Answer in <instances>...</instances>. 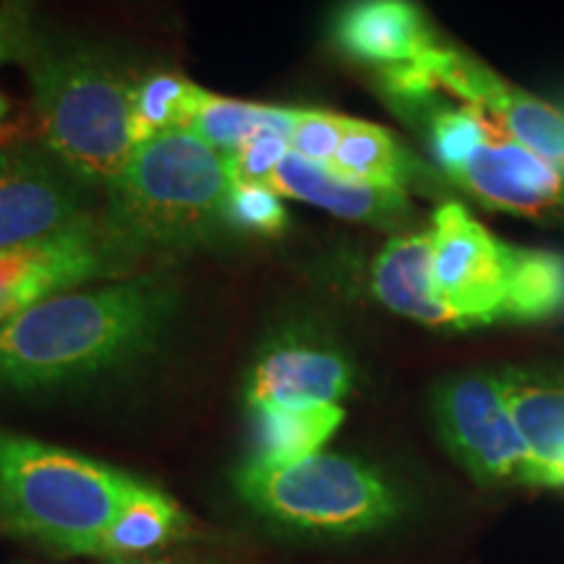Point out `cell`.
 I'll use <instances>...</instances> for the list:
<instances>
[{
    "label": "cell",
    "instance_id": "obj_18",
    "mask_svg": "<svg viewBox=\"0 0 564 564\" xmlns=\"http://www.w3.org/2000/svg\"><path fill=\"white\" fill-rule=\"evenodd\" d=\"M186 525V514L173 497H167L158 486L141 481L118 518L102 533V539L97 541L95 554L126 560V556L154 552L178 539Z\"/></svg>",
    "mask_w": 564,
    "mask_h": 564
},
{
    "label": "cell",
    "instance_id": "obj_9",
    "mask_svg": "<svg viewBox=\"0 0 564 564\" xmlns=\"http://www.w3.org/2000/svg\"><path fill=\"white\" fill-rule=\"evenodd\" d=\"M84 188L47 150H0V251L95 223Z\"/></svg>",
    "mask_w": 564,
    "mask_h": 564
},
{
    "label": "cell",
    "instance_id": "obj_7",
    "mask_svg": "<svg viewBox=\"0 0 564 564\" xmlns=\"http://www.w3.org/2000/svg\"><path fill=\"white\" fill-rule=\"evenodd\" d=\"M528 249L499 241L463 207L444 202L432 225V274L455 329L510 322Z\"/></svg>",
    "mask_w": 564,
    "mask_h": 564
},
{
    "label": "cell",
    "instance_id": "obj_16",
    "mask_svg": "<svg viewBox=\"0 0 564 564\" xmlns=\"http://www.w3.org/2000/svg\"><path fill=\"white\" fill-rule=\"evenodd\" d=\"M505 400L531 453L528 484L544 486L564 468V382L562 379L502 373Z\"/></svg>",
    "mask_w": 564,
    "mask_h": 564
},
{
    "label": "cell",
    "instance_id": "obj_25",
    "mask_svg": "<svg viewBox=\"0 0 564 564\" xmlns=\"http://www.w3.org/2000/svg\"><path fill=\"white\" fill-rule=\"evenodd\" d=\"M34 32L32 0H0V66L17 61ZM9 118V100L0 91V126Z\"/></svg>",
    "mask_w": 564,
    "mask_h": 564
},
{
    "label": "cell",
    "instance_id": "obj_20",
    "mask_svg": "<svg viewBox=\"0 0 564 564\" xmlns=\"http://www.w3.org/2000/svg\"><path fill=\"white\" fill-rule=\"evenodd\" d=\"M295 118H299L295 108L241 102L207 91L188 131L215 147L217 152L232 154L241 150L246 141L262 137V133H280V137L291 139Z\"/></svg>",
    "mask_w": 564,
    "mask_h": 564
},
{
    "label": "cell",
    "instance_id": "obj_10",
    "mask_svg": "<svg viewBox=\"0 0 564 564\" xmlns=\"http://www.w3.org/2000/svg\"><path fill=\"white\" fill-rule=\"evenodd\" d=\"M129 264L110 249L100 217L61 236L0 251V322L91 280L126 278Z\"/></svg>",
    "mask_w": 564,
    "mask_h": 564
},
{
    "label": "cell",
    "instance_id": "obj_24",
    "mask_svg": "<svg viewBox=\"0 0 564 564\" xmlns=\"http://www.w3.org/2000/svg\"><path fill=\"white\" fill-rule=\"evenodd\" d=\"M288 152H291V139L280 137V133H262V137L246 141L241 150L225 154L232 183H267V186H272L274 171Z\"/></svg>",
    "mask_w": 564,
    "mask_h": 564
},
{
    "label": "cell",
    "instance_id": "obj_15",
    "mask_svg": "<svg viewBox=\"0 0 564 564\" xmlns=\"http://www.w3.org/2000/svg\"><path fill=\"white\" fill-rule=\"evenodd\" d=\"M371 288L390 312L426 327L455 329L453 314L434 291L432 230L394 236L373 262Z\"/></svg>",
    "mask_w": 564,
    "mask_h": 564
},
{
    "label": "cell",
    "instance_id": "obj_3",
    "mask_svg": "<svg viewBox=\"0 0 564 564\" xmlns=\"http://www.w3.org/2000/svg\"><path fill=\"white\" fill-rule=\"evenodd\" d=\"M19 63L30 76L45 150L84 186L108 192L137 150L131 131L137 79L97 47L53 42L37 30Z\"/></svg>",
    "mask_w": 564,
    "mask_h": 564
},
{
    "label": "cell",
    "instance_id": "obj_26",
    "mask_svg": "<svg viewBox=\"0 0 564 564\" xmlns=\"http://www.w3.org/2000/svg\"><path fill=\"white\" fill-rule=\"evenodd\" d=\"M150 564H167V562H150Z\"/></svg>",
    "mask_w": 564,
    "mask_h": 564
},
{
    "label": "cell",
    "instance_id": "obj_22",
    "mask_svg": "<svg viewBox=\"0 0 564 564\" xmlns=\"http://www.w3.org/2000/svg\"><path fill=\"white\" fill-rule=\"evenodd\" d=\"M225 225L249 236H282L288 228L282 194L267 183H232L225 202Z\"/></svg>",
    "mask_w": 564,
    "mask_h": 564
},
{
    "label": "cell",
    "instance_id": "obj_11",
    "mask_svg": "<svg viewBox=\"0 0 564 564\" xmlns=\"http://www.w3.org/2000/svg\"><path fill=\"white\" fill-rule=\"evenodd\" d=\"M447 178L489 209L528 217L564 215V171L507 137L494 121Z\"/></svg>",
    "mask_w": 564,
    "mask_h": 564
},
{
    "label": "cell",
    "instance_id": "obj_23",
    "mask_svg": "<svg viewBox=\"0 0 564 564\" xmlns=\"http://www.w3.org/2000/svg\"><path fill=\"white\" fill-rule=\"evenodd\" d=\"M345 126H348V118L337 112L299 110L291 133V152L319 165H329L340 147Z\"/></svg>",
    "mask_w": 564,
    "mask_h": 564
},
{
    "label": "cell",
    "instance_id": "obj_5",
    "mask_svg": "<svg viewBox=\"0 0 564 564\" xmlns=\"http://www.w3.org/2000/svg\"><path fill=\"white\" fill-rule=\"evenodd\" d=\"M236 486L257 512L308 533H371L400 512L398 494L377 470L333 453L285 465L243 463Z\"/></svg>",
    "mask_w": 564,
    "mask_h": 564
},
{
    "label": "cell",
    "instance_id": "obj_2",
    "mask_svg": "<svg viewBox=\"0 0 564 564\" xmlns=\"http://www.w3.org/2000/svg\"><path fill=\"white\" fill-rule=\"evenodd\" d=\"M232 178L228 158L192 131L150 139L108 188L100 215L105 241L126 264L150 253L186 251L225 225Z\"/></svg>",
    "mask_w": 564,
    "mask_h": 564
},
{
    "label": "cell",
    "instance_id": "obj_12",
    "mask_svg": "<svg viewBox=\"0 0 564 564\" xmlns=\"http://www.w3.org/2000/svg\"><path fill=\"white\" fill-rule=\"evenodd\" d=\"M352 366L333 345L280 337L267 345L246 377V408L337 405L352 390Z\"/></svg>",
    "mask_w": 564,
    "mask_h": 564
},
{
    "label": "cell",
    "instance_id": "obj_19",
    "mask_svg": "<svg viewBox=\"0 0 564 564\" xmlns=\"http://www.w3.org/2000/svg\"><path fill=\"white\" fill-rule=\"evenodd\" d=\"M329 167L356 181L387 188H408L419 183V162L382 126L348 118L345 133Z\"/></svg>",
    "mask_w": 564,
    "mask_h": 564
},
{
    "label": "cell",
    "instance_id": "obj_13",
    "mask_svg": "<svg viewBox=\"0 0 564 564\" xmlns=\"http://www.w3.org/2000/svg\"><path fill=\"white\" fill-rule=\"evenodd\" d=\"M335 51L379 74L419 63L442 45L415 0H348L329 26Z\"/></svg>",
    "mask_w": 564,
    "mask_h": 564
},
{
    "label": "cell",
    "instance_id": "obj_4",
    "mask_svg": "<svg viewBox=\"0 0 564 564\" xmlns=\"http://www.w3.org/2000/svg\"><path fill=\"white\" fill-rule=\"evenodd\" d=\"M141 478L17 432H0V525L58 554H95Z\"/></svg>",
    "mask_w": 564,
    "mask_h": 564
},
{
    "label": "cell",
    "instance_id": "obj_8",
    "mask_svg": "<svg viewBox=\"0 0 564 564\" xmlns=\"http://www.w3.org/2000/svg\"><path fill=\"white\" fill-rule=\"evenodd\" d=\"M442 442L481 484L523 481L531 453L505 400L502 373H465L447 379L434 394Z\"/></svg>",
    "mask_w": 564,
    "mask_h": 564
},
{
    "label": "cell",
    "instance_id": "obj_17",
    "mask_svg": "<svg viewBox=\"0 0 564 564\" xmlns=\"http://www.w3.org/2000/svg\"><path fill=\"white\" fill-rule=\"evenodd\" d=\"M253 465H285L319 453L345 419L340 405L312 408H249Z\"/></svg>",
    "mask_w": 564,
    "mask_h": 564
},
{
    "label": "cell",
    "instance_id": "obj_14",
    "mask_svg": "<svg viewBox=\"0 0 564 564\" xmlns=\"http://www.w3.org/2000/svg\"><path fill=\"white\" fill-rule=\"evenodd\" d=\"M272 188H278L288 199L306 202L343 220L377 225V228H398L411 215V199L405 188L356 181L295 152L282 158L274 171Z\"/></svg>",
    "mask_w": 564,
    "mask_h": 564
},
{
    "label": "cell",
    "instance_id": "obj_1",
    "mask_svg": "<svg viewBox=\"0 0 564 564\" xmlns=\"http://www.w3.org/2000/svg\"><path fill=\"white\" fill-rule=\"evenodd\" d=\"M162 274H133L87 291H66L0 322V390L100 377L154 348L175 312Z\"/></svg>",
    "mask_w": 564,
    "mask_h": 564
},
{
    "label": "cell",
    "instance_id": "obj_21",
    "mask_svg": "<svg viewBox=\"0 0 564 564\" xmlns=\"http://www.w3.org/2000/svg\"><path fill=\"white\" fill-rule=\"evenodd\" d=\"M207 89L196 87L181 74H158L137 79L131 102L133 144L165 137V133L192 129L196 112L202 108Z\"/></svg>",
    "mask_w": 564,
    "mask_h": 564
},
{
    "label": "cell",
    "instance_id": "obj_6",
    "mask_svg": "<svg viewBox=\"0 0 564 564\" xmlns=\"http://www.w3.org/2000/svg\"><path fill=\"white\" fill-rule=\"evenodd\" d=\"M377 76L392 105L447 91L489 116L507 137L564 171V108L505 82L474 55L453 45H436L413 66Z\"/></svg>",
    "mask_w": 564,
    "mask_h": 564
}]
</instances>
